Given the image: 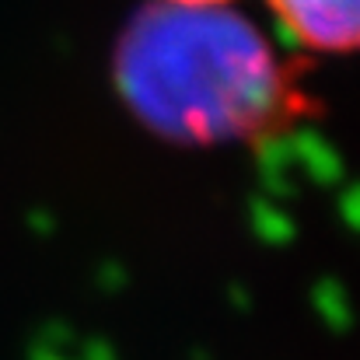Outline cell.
Here are the masks:
<instances>
[{
    "mask_svg": "<svg viewBox=\"0 0 360 360\" xmlns=\"http://www.w3.org/2000/svg\"><path fill=\"white\" fill-rule=\"evenodd\" d=\"M133 120L182 147L252 143L301 116L276 42L235 4H147L112 53Z\"/></svg>",
    "mask_w": 360,
    "mask_h": 360,
    "instance_id": "1",
    "label": "cell"
},
{
    "mask_svg": "<svg viewBox=\"0 0 360 360\" xmlns=\"http://www.w3.org/2000/svg\"><path fill=\"white\" fill-rule=\"evenodd\" d=\"M147 4H235V0H147Z\"/></svg>",
    "mask_w": 360,
    "mask_h": 360,
    "instance_id": "3",
    "label": "cell"
},
{
    "mask_svg": "<svg viewBox=\"0 0 360 360\" xmlns=\"http://www.w3.org/2000/svg\"><path fill=\"white\" fill-rule=\"evenodd\" d=\"M280 35L315 56L350 53L360 32V0H266Z\"/></svg>",
    "mask_w": 360,
    "mask_h": 360,
    "instance_id": "2",
    "label": "cell"
}]
</instances>
